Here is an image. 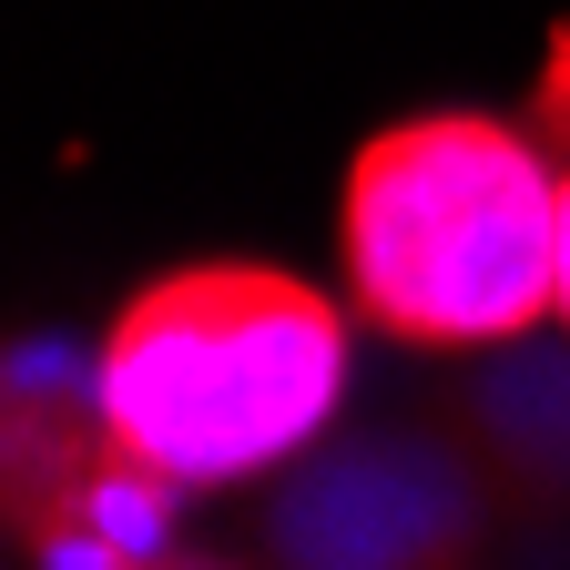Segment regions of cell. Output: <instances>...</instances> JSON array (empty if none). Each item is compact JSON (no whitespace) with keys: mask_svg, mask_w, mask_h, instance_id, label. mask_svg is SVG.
I'll return each instance as SVG.
<instances>
[{"mask_svg":"<svg viewBox=\"0 0 570 570\" xmlns=\"http://www.w3.org/2000/svg\"><path fill=\"white\" fill-rule=\"evenodd\" d=\"M346 306L417 356L560 316V164L499 112H397L336 184Z\"/></svg>","mask_w":570,"mask_h":570,"instance_id":"obj_1","label":"cell"},{"mask_svg":"<svg viewBox=\"0 0 570 570\" xmlns=\"http://www.w3.org/2000/svg\"><path fill=\"white\" fill-rule=\"evenodd\" d=\"M346 397V306L285 265H174L132 285L102 356V428L174 489L265 479Z\"/></svg>","mask_w":570,"mask_h":570,"instance_id":"obj_2","label":"cell"},{"mask_svg":"<svg viewBox=\"0 0 570 570\" xmlns=\"http://www.w3.org/2000/svg\"><path fill=\"white\" fill-rule=\"evenodd\" d=\"M560 326H570V164H560Z\"/></svg>","mask_w":570,"mask_h":570,"instance_id":"obj_3","label":"cell"},{"mask_svg":"<svg viewBox=\"0 0 570 570\" xmlns=\"http://www.w3.org/2000/svg\"><path fill=\"white\" fill-rule=\"evenodd\" d=\"M142 570H204V560H142Z\"/></svg>","mask_w":570,"mask_h":570,"instance_id":"obj_4","label":"cell"}]
</instances>
